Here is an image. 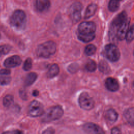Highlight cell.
Returning <instances> with one entry per match:
<instances>
[{
    "mask_svg": "<svg viewBox=\"0 0 134 134\" xmlns=\"http://www.w3.org/2000/svg\"><path fill=\"white\" fill-rule=\"evenodd\" d=\"M39 94V92L37 90H34L32 92V95L34 96H37Z\"/></svg>",
    "mask_w": 134,
    "mask_h": 134,
    "instance_id": "cell-32",
    "label": "cell"
},
{
    "mask_svg": "<svg viewBox=\"0 0 134 134\" xmlns=\"http://www.w3.org/2000/svg\"><path fill=\"white\" fill-rule=\"evenodd\" d=\"M0 37H1V35H0Z\"/></svg>",
    "mask_w": 134,
    "mask_h": 134,
    "instance_id": "cell-33",
    "label": "cell"
},
{
    "mask_svg": "<svg viewBox=\"0 0 134 134\" xmlns=\"http://www.w3.org/2000/svg\"><path fill=\"white\" fill-rule=\"evenodd\" d=\"M10 74V71L7 69H3L0 70V75L3 76H6Z\"/></svg>",
    "mask_w": 134,
    "mask_h": 134,
    "instance_id": "cell-28",
    "label": "cell"
},
{
    "mask_svg": "<svg viewBox=\"0 0 134 134\" xmlns=\"http://www.w3.org/2000/svg\"><path fill=\"white\" fill-rule=\"evenodd\" d=\"M83 130L86 134H105L104 131L100 127L92 122L84 125Z\"/></svg>",
    "mask_w": 134,
    "mask_h": 134,
    "instance_id": "cell-9",
    "label": "cell"
},
{
    "mask_svg": "<svg viewBox=\"0 0 134 134\" xmlns=\"http://www.w3.org/2000/svg\"><path fill=\"white\" fill-rule=\"evenodd\" d=\"M124 116L127 121L131 125L133 124V108H129L124 112Z\"/></svg>",
    "mask_w": 134,
    "mask_h": 134,
    "instance_id": "cell-17",
    "label": "cell"
},
{
    "mask_svg": "<svg viewBox=\"0 0 134 134\" xmlns=\"http://www.w3.org/2000/svg\"><path fill=\"white\" fill-rule=\"evenodd\" d=\"M97 6L96 4L92 3L89 5L85 10L84 18L88 19L91 17L92 16H93L95 14L97 10Z\"/></svg>",
    "mask_w": 134,
    "mask_h": 134,
    "instance_id": "cell-14",
    "label": "cell"
},
{
    "mask_svg": "<svg viewBox=\"0 0 134 134\" xmlns=\"http://www.w3.org/2000/svg\"><path fill=\"white\" fill-rule=\"evenodd\" d=\"M54 130L52 127H49L44 130L42 134H54Z\"/></svg>",
    "mask_w": 134,
    "mask_h": 134,
    "instance_id": "cell-29",
    "label": "cell"
},
{
    "mask_svg": "<svg viewBox=\"0 0 134 134\" xmlns=\"http://www.w3.org/2000/svg\"><path fill=\"white\" fill-rule=\"evenodd\" d=\"M21 63V59L20 57L18 55H15L6 59L4 62V65L7 68H11L19 65Z\"/></svg>",
    "mask_w": 134,
    "mask_h": 134,
    "instance_id": "cell-10",
    "label": "cell"
},
{
    "mask_svg": "<svg viewBox=\"0 0 134 134\" xmlns=\"http://www.w3.org/2000/svg\"><path fill=\"white\" fill-rule=\"evenodd\" d=\"M37 77V74L34 72H30L28 73L25 80V85L27 86L32 85Z\"/></svg>",
    "mask_w": 134,
    "mask_h": 134,
    "instance_id": "cell-16",
    "label": "cell"
},
{
    "mask_svg": "<svg viewBox=\"0 0 134 134\" xmlns=\"http://www.w3.org/2000/svg\"><path fill=\"white\" fill-rule=\"evenodd\" d=\"M59 72V67L57 64H52L49 68L47 75L49 78H52L58 74Z\"/></svg>",
    "mask_w": 134,
    "mask_h": 134,
    "instance_id": "cell-15",
    "label": "cell"
},
{
    "mask_svg": "<svg viewBox=\"0 0 134 134\" xmlns=\"http://www.w3.org/2000/svg\"><path fill=\"white\" fill-rule=\"evenodd\" d=\"M11 46L8 44L0 46V57L8 53L11 50Z\"/></svg>",
    "mask_w": 134,
    "mask_h": 134,
    "instance_id": "cell-24",
    "label": "cell"
},
{
    "mask_svg": "<svg viewBox=\"0 0 134 134\" xmlns=\"http://www.w3.org/2000/svg\"><path fill=\"white\" fill-rule=\"evenodd\" d=\"M96 51V47L92 44H90L87 45L85 48V53L87 55H93Z\"/></svg>",
    "mask_w": 134,
    "mask_h": 134,
    "instance_id": "cell-21",
    "label": "cell"
},
{
    "mask_svg": "<svg viewBox=\"0 0 134 134\" xmlns=\"http://www.w3.org/2000/svg\"><path fill=\"white\" fill-rule=\"evenodd\" d=\"M95 37V34L92 35H78L79 39L84 42H88L93 40Z\"/></svg>",
    "mask_w": 134,
    "mask_h": 134,
    "instance_id": "cell-23",
    "label": "cell"
},
{
    "mask_svg": "<svg viewBox=\"0 0 134 134\" xmlns=\"http://www.w3.org/2000/svg\"><path fill=\"white\" fill-rule=\"evenodd\" d=\"M55 43L49 41L39 44L37 48L36 53L38 57L47 58L54 54L56 51Z\"/></svg>",
    "mask_w": 134,
    "mask_h": 134,
    "instance_id": "cell-2",
    "label": "cell"
},
{
    "mask_svg": "<svg viewBox=\"0 0 134 134\" xmlns=\"http://www.w3.org/2000/svg\"><path fill=\"white\" fill-rule=\"evenodd\" d=\"M105 86L106 88L111 92L117 91L119 87L117 81L113 77H108L105 81Z\"/></svg>",
    "mask_w": 134,
    "mask_h": 134,
    "instance_id": "cell-11",
    "label": "cell"
},
{
    "mask_svg": "<svg viewBox=\"0 0 134 134\" xmlns=\"http://www.w3.org/2000/svg\"><path fill=\"white\" fill-rule=\"evenodd\" d=\"M98 66L99 71L104 73L107 74L110 72L109 66L108 65L107 63L104 60H102L101 61H100Z\"/></svg>",
    "mask_w": 134,
    "mask_h": 134,
    "instance_id": "cell-18",
    "label": "cell"
},
{
    "mask_svg": "<svg viewBox=\"0 0 134 134\" xmlns=\"http://www.w3.org/2000/svg\"><path fill=\"white\" fill-rule=\"evenodd\" d=\"M119 1L111 0L108 3V9L111 12H115L119 8Z\"/></svg>",
    "mask_w": 134,
    "mask_h": 134,
    "instance_id": "cell-20",
    "label": "cell"
},
{
    "mask_svg": "<svg viewBox=\"0 0 134 134\" xmlns=\"http://www.w3.org/2000/svg\"><path fill=\"white\" fill-rule=\"evenodd\" d=\"M96 31V25L93 21H84L78 27V35H94Z\"/></svg>",
    "mask_w": 134,
    "mask_h": 134,
    "instance_id": "cell-5",
    "label": "cell"
},
{
    "mask_svg": "<svg viewBox=\"0 0 134 134\" xmlns=\"http://www.w3.org/2000/svg\"><path fill=\"white\" fill-rule=\"evenodd\" d=\"M11 81V77L7 76H0V85H5L8 84Z\"/></svg>",
    "mask_w": 134,
    "mask_h": 134,
    "instance_id": "cell-27",
    "label": "cell"
},
{
    "mask_svg": "<svg viewBox=\"0 0 134 134\" xmlns=\"http://www.w3.org/2000/svg\"><path fill=\"white\" fill-rule=\"evenodd\" d=\"M11 25L16 29H24L26 24V15L24 11L17 9L14 11L10 17Z\"/></svg>",
    "mask_w": 134,
    "mask_h": 134,
    "instance_id": "cell-3",
    "label": "cell"
},
{
    "mask_svg": "<svg viewBox=\"0 0 134 134\" xmlns=\"http://www.w3.org/2000/svg\"><path fill=\"white\" fill-rule=\"evenodd\" d=\"M31 67H32V60L31 58H28L25 60L24 63L23 69L25 71H28L31 69Z\"/></svg>",
    "mask_w": 134,
    "mask_h": 134,
    "instance_id": "cell-26",
    "label": "cell"
},
{
    "mask_svg": "<svg viewBox=\"0 0 134 134\" xmlns=\"http://www.w3.org/2000/svg\"><path fill=\"white\" fill-rule=\"evenodd\" d=\"M79 103L82 109L86 110L92 109L94 106L93 99L86 92H83L80 95Z\"/></svg>",
    "mask_w": 134,
    "mask_h": 134,
    "instance_id": "cell-6",
    "label": "cell"
},
{
    "mask_svg": "<svg viewBox=\"0 0 134 134\" xmlns=\"http://www.w3.org/2000/svg\"><path fill=\"white\" fill-rule=\"evenodd\" d=\"M85 69L88 72H94L96 69V64L92 60H89L85 64Z\"/></svg>",
    "mask_w": 134,
    "mask_h": 134,
    "instance_id": "cell-19",
    "label": "cell"
},
{
    "mask_svg": "<svg viewBox=\"0 0 134 134\" xmlns=\"http://www.w3.org/2000/svg\"><path fill=\"white\" fill-rule=\"evenodd\" d=\"M63 114V110L60 105L52 106L48 108L42 115L41 120L44 122H51L60 119Z\"/></svg>",
    "mask_w": 134,
    "mask_h": 134,
    "instance_id": "cell-1",
    "label": "cell"
},
{
    "mask_svg": "<svg viewBox=\"0 0 134 134\" xmlns=\"http://www.w3.org/2000/svg\"><path fill=\"white\" fill-rule=\"evenodd\" d=\"M14 102V97L12 95H7L3 98V103L5 107H9Z\"/></svg>",
    "mask_w": 134,
    "mask_h": 134,
    "instance_id": "cell-22",
    "label": "cell"
},
{
    "mask_svg": "<svg viewBox=\"0 0 134 134\" xmlns=\"http://www.w3.org/2000/svg\"><path fill=\"white\" fill-rule=\"evenodd\" d=\"M82 9V6L80 2H75L70 7V17L73 23H77L81 19Z\"/></svg>",
    "mask_w": 134,
    "mask_h": 134,
    "instance_id": "cell-8",
    "label": "cell"
},
{
    "mask_svg": "<svg viewBox=\"0 0 134 134\" xmlns=\"http://www.w3.org/2000/svg\"><path fill=\"white\" fill-rule=\"evenodd\" d=\"M105 57L111 62L117 61L120 56V53L118 47L112 43L107 44L104 49Z\"/></svg>",
    "mask_w": 134,
    "mask_h": 134,
    "instance_id": "cell-4",
    "label": "cell"
},
{
    "mask_svg": "<svg viewBox=\"0 0 134 134\" xmlns=\"http://www.w3.org/2000/svg\"><path fill=\"white\" fill-rule=\"evenodd\" d=\"M2 134H23V132L21 131H19L18 130H15L13 131H6L3 133Z\"/></svg>",
    "mask_w": 134,
    "mask_h": 134,
    "instance_id": "cell-30",
    "label": "cell"
},
{
    "mask_svg": "<svg viewBox=\"0 0 134 134\" xmlns=\"http://www.w3.org/2000/svg\"><path fill=\"white\" fill-rule=\"evenodd\" d=\"M125 38L127 42H131L133 39V26L132 25L128 30Z\"/></svg>",
    "mask_w": 134,
    "mask_h": 134,
    "instance_id": "cell-25",
    "label": "cell"
},
{
    "mask_svg": "<svg viewBox=\"0 0 134 134\" xmlns=\"http://www.w3.org/2000/svg\"><path fill=\"white\" fill-rule=\"evenodd\" d=\"M44 113V108L43 105L39 102L34 100L32 101L28 108L29 115L34 117L40 116Z\"/></svg>",
    "mask_w": 134,
    "mask_h": 134,
    "instance_id": "cell-7",
    "label": "cell"
},
{
    "mask_svg": "<svg viewBox=\"0 0 134 134\" xmlns=\"http://www.w3.org/2000/svg\"><path fill=\"white\" fill-rule=\"evenodd\" d=\"M118 113L114 109L110 108L107 110L105 113V118L108 123H114L118 119Z\"/></svg>",
    "mask_w": 134,
    "mask_h": 134,
    "instance_id": "cell-12",
    "label": "cell"
},
{
    "mask_svg": "<svg viewBox=\"0 0 134 134\" xmlns=\"http://www.w3.org/2000/svg\"><path fill=\"white\" fill-rule=\"evenodd\" d=\"M111 134H121V133L119 129L117 127H114L111 130Z\"/></svg>",
    "mask_w": 134,
    "mask_h": 134,
    "instance_id": "cell-31",
    "label": "cell"
},
{
    "mask_svg": "<svg viewBox=\"0 0 134 134\" xmlns=\"http://www.w3.org/2000/svg\"><path fill=\"white\" fill-rule=\"evenodd\" d=\"M50 6V2L47 0H37L36 2V7L37 9L40 12L47 10Z\"/></svg>",
    "mask_w": 134,
    "mask_h": 134,
    "instance_id": "cell-13",
    "label": "cell"
}]
</instances>
